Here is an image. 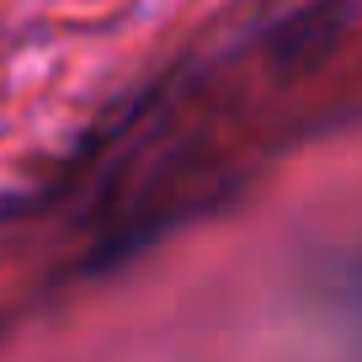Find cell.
I'll return each instance as SVG.
<instances>
[]
</instances>
